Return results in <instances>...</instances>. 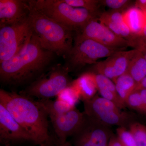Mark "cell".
I'll return each mask as SVG.
<instances>
[{
  "label": "cell",
  "mask_w": 146,
  "mask_h": 146,
  "mask_svg": "<svg viewBox=\"0 0 146 146\" xmlns=\"http://www.w3.org/2000/svg\"><path fill=\"white\" fill-rule=\"evenodd\" d=\"M0 104L29 133L35 145L55 146L56 139L49 131L48 115L37 101L23 94L1 89Z\"/></svg>",
  "instance_id": "cell-1"
},
{
  "label": "cell",
  "mask_w": 146,
  "mask_h": 146,
  "mask_svg": "<svg viewBox=\"0 0 146 146\" xmlns=\"http://www.w3.org/2000/svg\"><path fill=\"white\" fill-rule=\"evenodd\" d=\"M54 54L42 46L33 33L23 50L0 63L1 82L19 86L35 80L50 63Z\"/></svg>",
  "instance_id": "cell-2"
},
{
  "label": "cell",
  "mask_w": 146,
  "mask_h": 146,
  "mask_svg": "<svg viewBox=\"0 0 146 146\" xmlns=\"http://www.w3.org/2000/svg\"><path fill=\"white\" fill-rule=\"evenodd\" d=\"M29 20L42 46L66 58L73 46L74 31L42 13L32 1H29Z\"/></svg>",
  "instance_id": "cell-3"
},
{
  "label": "cell",
  "mask_w": 146,
  "mask_h": 146,
  "mask_svg": "<svg viewBox=\"0 0 146 146\" xmlns=\"http://www.w3.org/2000/svg\"><path fill=\"white\" fill-rule=\"evenodd\" d=\"M32 1L36 8L42 13L73 31H80L89 21L98 18L100 13L74 7L63 0Z\"/></svg>",
  "instance_id": "cell-4"
},
{
  "label": "cell",
  "mask_w": 146,
  "mask_h": 146,
  "mask_svg": "<svg viewBox=\"0 0 146 146\" xmlns=\"http://www.w3.org/2000/svg\"><path fill=\"white\" fill-rule=\"evenodd\" d=\"M68 68L61 65L52 67L46 74H42L20 94L39 100L57 96L70 85Z\"/></svg>",
  "instance_id": "cell-5"
},
{
  "label": "cell",
  "mask_w": 146,
  "mask_h": 146,
  "mask_svg": "<svg viewBox=\"0 0 146 146\" xmlns=\"http://www.w3.org/2000/svg\"><path fill=\"white\" fill-rule=\"evenodd\" d=\"M119 50H124L106 46L78 34L75 37L72 49L66 58L67 62L65 66L69 72L77 70L85 65L96 64L99 59L108 57L115 52Z\"/></svg>",
  "instance_id": "cell-6"
},
{
  "label": "cell",
  "mask_w": 146,
  "mask_h": 146,
  "mask_svg": "<svg viewBox=\"0 0 146 146\" xmlns=\"http://www.w3.org/2000/svg\"><path fill=\"white\" fill-rule=\"evenodd\" d=\"M33 34L28 17L17 23L0 25V63L23 50Z\"/></svg>",
  "instance_id": "cell-7"
},
{
  "label": "cell",
  "mask_w": 146,
  "mask_h": 146,
  "mask_svg": "<svg viewBox=\"0 0 146 146\" xmlns=\"http://www.w3.org/2000/svg\"><path fill=\"white\" fill-rule=\"evenodd\" d=\"M84 106L85 115L108 126L126 127L133 123L130 115L121 112L114 103L102 97L95 96L89 100L84 102Z\"/></svg>",
  "instance_id": "cell-8"
},
{
  "label": "cell",
  "mask_w": 146,
  "mask_h": 146,
  "mask_svg": "<svg viewBox=\"0 0 146 146\" xmlns=\"http://www.w3.org/2000/svg\"><path fill=\"white\" fill-rule=\"evenodd\" d=\"M85 115L81 127L72 136L71 143L74 146H108L113 135L109 126Z\"/></svg>",
  "instance_id": "cell-9"
},
{
  "label": "cell",
  "mask_w": 146,
  "mask_h": 146,
  "mask_svg": "<svg viewBox=\"0 0 146 146\" xmlns=\"http://www.w3.org/2000/svg\"><path fill=\"white\" fill-rule=\"evenodd\" d=\"M30 142L33 138L22 127L4 106L0 104V143L3 146Z\"/></svg>",
  "instance_id": "cell-10"
},
{
  "label": "cell",
  "mask_w": 146,
  "mask_h": 146,
  "mask_svg": "<svg viewBox=\"0 0 146 146\" xmlns=\"http://www.w3.org/2000/svg\"><path fill=\"white\" fill-rule=\"evenodd\" d=\"M80 31L78 34L81 36L110 48L124 50L130 46L128 41L115 34L98 18L89 21Z\"/></svg>",
  "instance_id": "cell-11"
},
{
  "label": "cell",
  "mask_w": 146,
  "mask_h": 146,
  "mask_svg": "<svg viewBox=\"0 0 146 146\" xmlns=\"http://www.w3.org/2000/svg\"><path fill=\"white\" fill-rule=\"evenodd\" d=\"M85 115L76 108L68 112L49 117L55 133L56 142L64 143L68 137L73 136L83 123Z\"/></svg>",
  "instance_id": "cell-12"
},
{
  "label": "cell",
  "mask_w": 146,
  "mask_h": 146,
  "mask_svg": "<svg viewBox=\"0 0 146 146\" xmlns=\"http://www.w3.org/2000/svg\"><path fill=\"white\" fill-rule=\"evenodd\" d=\"M136 51L115 52L106 60L97 62L93 68V72L107 77L114 81L126 72L129 63Z\"/></svg>",
  "instance_id": "cell-13"
},
{
  "label": "cell",
  "mask_w": 146,
  "mask_h": 146,
  "mask_svg": "<svg viewBox=\"0 0 146 146\" xmlns=\"http://www.w3.org/2000/svg\"><path fill=\"white\" fill-rule=\"evenodd\" d=\"M29 7V1L1 0L0 25H12L27 19Z\"/></svg>",
  "instance_id": "cell-14"
},
{
  "label": "cell",
  "mask_w": 146,
  "mask_h": 146,
  "mask_svg": "<svg viewBox=\"0 0 146 146\" xmlns=\"http://www.w3.org/2000/svg\"><path fill=\"white\" fill-rule=\"evenodd\" d=\"M123 13L121 11L112 10L103 11L99 13L98 20L115 34L130 43L133 36L124 21Z\"/></svg>",
  "instance_id": "cell-15"
},
{
  "label": "cell",
  "mask_w": 146,
  "mask_h": 146,
  "mask_svg": "<svg viewBox=\"0 0 146 146\" xmlns=\"http://www.w3.org/2000/svg\"><path fill=\"white\" fill-rule=\"evenodd\" d=\"M123 15L124 21L133 37L140 35L146 25V11L134 6L123 11Z\"/></svg>",
  "instance_id": "cell-16"
},
{
  "label": "cell",
  "mask_w": 146,
  "mask_h": 146,
  "mask_svg": "<svg viewBox=\"0 0 146 146\" xmlns=\"http://www.w3.org/2000/svg\"><path fill=\"white\" fill-rule=\"evenodd\" d=\"M70 85L78 93L80 99L83 102L94 98L98 91L93 73L91 72L84 73L71 82Z\"/></svg>",
  "instance_id": "cell-17"
},
{
  "label": "cell",
  "mask_w": 146,
  "mask_h": 146,
  "mask_svg": "<svg viewBox=\"0 0 146 146\" xmlns=\"http://www.w3.org/2000/svg\"><path fill=\"white\" fill-rule=\"evenodd\" d=\"M126 72L137 84L146 76V61L143 54L139 50L136 49L129 61Z\"/></svg>",
  "instance_id": "cell-18"
},
{
  "label": "cell",
  "mask_w": 146,
  "mask_h": 146,
  "mask_svg": "<svg viewBox=\"0 0 146 146\" xmlns=\"http://www.w3.org/2000/svg\"><path fill=\"white\" fill-rule=\"evenodd\" d=\"M113 82L115 84L118 96L125 105L126 100L135 91L137 84L127 72Z\"/></svg>",
  "instance_id": "cell-19"
},
{
  "label": "cell",
  "mask_w": 146,
  "mask_h": 146,
  "mask_svg": "<svg viewBox=\"0 0 146 146\" xmlns=\"http://www.w3.org/2000/svg\"><path fill=\"white\" fill-rule=\"evenodd\" d=\"M37 102L44 110L49 117L63 114L75 108L68 102L58 99L54 101L39 100Z\"/></svg>",
  "instance_id": "cell-20"
},
{
  "label": "cell",
  "mask_w": 146,
  "mask_h": 146,
  "mask_svg": "<svg viewBox=\"0 0 146 146\" xmlns=\"http://www.w3.org/2000/svg\"><path fill=\"white\" fill-rule=\"evenodd\" d=\"M125 105L146 115V106L143 102L139 91H134L127 97L125 100Z\"/></svg>",
  "instance_id": "cell-21"
},
{
  "label": "cell",
  "mask_w": 146,
  "mask_h": 146,
  "mask_svg": "<svg viewBox=\"0 0 146 146\" xmlns=\"http://www.w3.org/2000/svg\"><path fill=\"white\" fill-rule=\"evenodd\" d=\"M129 130L135 138L137 146H146V126L138 122L129 126Z\"/></svg>",
  "instance_id": "cell-22"
},
{
  "label": "cell",
  "mask_w": 146,
  "mask_h": 146,
  "mask_svg": "<svg viewBox=\"0 0 146 146\" xmlns=\"http://www.w3.org/2000/svg\"><path fill=\"white\" fill-rule=\"evenodd\" d=\"M63 1L74 7L87 9L93 12H98L101 5L98 0H63Z\"/></svg>",
  "instance_id": "cell-23"
},
{
  "label": "cell",
  "mask_w": 146,
  "mask_h": 146,
  "mask_svg": "<svg viewBox=\"0 0 146 146\" xmlns=\"http://www.w3.org/2000/svg\"><path fill=\"white\" fill-rule=\"evenodd\" d=\"M92 73L98 91L109 90L117 92L115 84L111 79L102 75Z\"/></svg>",
  "instance_id": "cell-24"
},
{
  "label": "cell",
  "mask_w": 146,
  "mask_h": 146,
  "mask_svg": "<svg viewBox=\"0 0 146 146\" xmlns=\"http://www.w3.org/2000/svg\"><path fill=\"white\" fill-rule=\"evenodd\" d=\"M57 99L61 100L75 106L80 97L75 89L70 85L58 94Z\"/></svg>",
  "instance_id": "cell-25"
},
{
  "label": "cell",
  "mask_w": 146,
  "mask_h": 146,
  "mask_svg": "<svg viewBox=\"0 0 146 146\" xmlns=\"http://www.w3.org/2000/svg\"><path fill=\"white\" fill-rule=\"evenodd\" d=\"M117 136L123 146H137L135 138L130 130L119 127L117 129Z\"/></svg>",
  "instance_id": "cell-26"
},
{
  "label": "cell",
  "mask_w": 146,
  "mask_h": 146,
  "mask_svg": "<svg viewBox=\"0 0 146 146\" xmlns=\"http://www.w3.org/2000/svg\"><path fill=\"white\" fill-rule=\"evenodd\" d=\"M131 1L128 0H103L100 1L101 5H104L112 10L122 11L129 7Z\"/></svg>",
  "instance_id": "cell-27"
},
{
  "label": "cell",
  "mask_w": 146,
  "mask_h": 146,
  "mask_svg": "<svg viewBox=\"0 0 146 146\" xmlns=\"http://www.w3.org/2000/svg\"><path fill=\"white\" fill-rule=\"evenodd\" d=\"M131 46L138 49L141 47L146 46V25L140 35L134 36L131 42Z\"/></svg>",
  "instance_id": "cell-28"
},
{
  "label": "cell",
  "mask_w": 146,
  "mask_h": 146,
  "mask_svg": "<svg viewBox=\"0 0 146 146\" xmlns=\"http://www.w3.org/2000/svg\"><path fill=\"white\" fill-rule=\"evenodd\" d=\"M108 146H123L117 136L113 135L110 138Z\"/></svg>",
  "instance_id": "cell-29"
},
{
  "label": "cell",
  "mask_w": 146,
  "mask_h": 146,
  "mask_svg": "<svg viewBox=\"0 0 146 146\" xmlns=\"http://www.w3.org/2000/svg\"><path fill=\"white\" fill-rule=\"evenodd\" d=\"M135 6L146 11V0H138L135 2Z\"/></svg>",
  "instance_id": "cell-30"
},
{
  "label": "cell",
  "mask_w": 146,
  "mask_h": 146,
  "mask_svg": "<svg viewBox=\"0 0 146 146\" xmlns=\"http://www.w3.org/2000/svg\"><path fill=\"white\" fill-rule=\"evenodd\" d=\"M143 89H146V76L141 82L137 84L135 91H139Z\"/></svg>",
  "instance_id": "cell-31"
},
{
  "label": "cell",
  "mask_w": 146,
  "mask_h": 146,
  "mask_svg": "<svg viewBox=\"0 0 146 146\" xmlns=\"http://www.w3.org/2000/svg\"><path fill=\"white\" fill-rule=\"evenodd\" d=\"M138 91H139V93H140L143 102L146 106V89H141Z\"/></svg>",
  "instance_id": "cell-32"
},
{
  "label": "cell",
  "mask_w": 146,
  "mask_h": 146,
  "mask_svg": "<svg viewBox=\"0 0 146 146\" xmlns=\"http://www.w3.org/2000/svg\"><path fill=\"white\" fill-rule=\"evenodd\" d=\"M55 146H74L70 142H68V141H66L64 143L60 144L58 143L57 142H56L55 145Z\"/></svg>",
  "instance_id": "cell-33"
},
{
  "label": "cell",
  "mask_w": 146,
  "mask_h": 146,
  "mask_svg": "<svg viewBox=\"0 0 146 146\" xmlns=\"http://www.w3.org/2000/svg\"><path fill=\"white\" fill-rule=\"evenodd\" d=\"M137 50H139L142 52L146 61V46L141 47V48H139Z\"/></svg>",
  "instance_id": "cell-34"
},
{
  "label": "cell",
  "mask_w": 146,
  "mask_h": 146,
  "mask_svg": "<svg viewBox=\"0 0 146 146\" xmlns=\"http://www.w3.org/2000/svg\"><path fill=\"white\" fill-rule=\"evenodd\" d=\"M1 146H3L1 145Z\"/></svg>",
  "instance_id": "cell-35"
}]
</instances>
